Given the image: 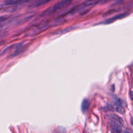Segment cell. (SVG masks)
<instances>
[{"label": "cell", "instance_id": "obj_15", "mask_svg": "<svg viewBox=\"0 0 133 133\" xmlns=\"http://www.w3.org/2000/svg\"><path fill=\"white\" fill-rule=\"evenodd\" d=\"M8 18L5 16H0V22H3L6 20Z\"/></svg>", "mask_w": 133, "mask_h": 133}, {"label": "cell", "instance_id": "obj_3", "mask_svg": "<svg viewBox=\"0 0 133 133\" xmlns=\"http://www.w3.org/2000/svg\"><path fill=\"white\" fill-rule=\"evenodd\" d=\"M49 21H44L42 22L40 24H38V25L36 26H33L32 29H30V30H29L28 33H27L28 35H34L37 33H38L39 32L42 31L44 29L46 28V26L48 25Z\"/></svg>", "mask_w": 133, "mask_h": 133}, {"label": "cell", "instance_id": "obj_2", "mask_svg": "<svg viewBox=\"0 0 133 133\" xmlns=\"http://www.w3.org/2000/svg\"><path fill=\"white\" fill-rule=\"evenodd\" d=\"M110 117V126L111 129L115 133H121L122 131V125L123 123L122 118L115 114H112Z\"/></svg>", "mask_w": 133, "mask_h": 133}, {"label": "cell", "instance_id": "obj_5", "mask_svg": "<svg viewBox=\"0 0 133 133\" xmlns=\"http://www.w3.org/2000/svg\"><path fill=\"white\" fill-rule=\"evenodd\" d=\"M23 44V43L22 42H20V43H16V44H14L13 45H11L7 47H6V48L3 49L2 50L0 51V56L8 52H9L10 51H11L13 49H17L19 48H20V47L22 46Z\"/></svg>", "mask_w": 133, "mask_h": 133}, {"label": "cell", "instance_id": "obj_9", "mask_svg": "<svg viewBox=\"0 0 133 133\" xmlns=\"http://www.w3.org/2000/svg\"><path fill=\"white\" fill-rule=\"evenodd\" d=\"M49 2V1H45V0H41V1H35V2H33L32 4H31L29 7L30 8L38 7L41 5H45L46 3H48Z\"/></svg>", "mask_w": 133, "mask_h": 133}, {"label": "cell", "instance_id": "obj_12", "mask_svg": "<svg viewBox=\"0 0 133 133\" xmlns=\"http://www.w3.org/2000/svg\"><path fill=\"white\" fill-rule=\"evenodd\" d=\"M98 3V1H88L85 2L84 3L83 5L84 7H87V6H89L91 5H95Z\"/></svg>", "mask_w": 133, "mask_h": 133}, {"label": "cell", "instance_id": "obj_8", "mask_svg": "<svg viewBox=\"0 0 133 133\" xmlns=\"http://www.w3.org/2000/svg\"><path fill=\"white\" fill-rule=\"evenodd\" d=\"M90 105V102L88 99H84L82 103V105H81V109L83 113H85L87 112L89 108Z\"/></svg>", "mask_w": 133, "mask_h": 133}, {"label": "cell", "instance_id": "obj_6", "mask_svg": "<svg viewBox=\"0 0 133 133\" xmlns=\"http://www.w3.org/2000/svg\"><path fill=\"white\" fill-rule=\"evenodd\" d=\"M128 15V14L127 12H124V13H122V14H118V15H117L114 16L112 18H109V19L106 20L103 23H105V24L110 23H112V22L116 20L120 19H122L123 18H125V17L127 16Z\"/></svg>", "mask_w": 133, "mask_h": 133}, {"label": "cell", "instance_id": "obj_4", "mask_svg": "<svg viewBox=\"0 0 133 133\" xmlns=\"http://www.w3.org/2000/svg\"><path fill=\"white\" fill-rule=\"evenodd\" d=\"M108 109L110 111H115L120 114H124L125 112V108L122 104L114 103V104H109Z\"/></svg>", "mask_w": 133, "mask_h": 133}, {"label": "cell", "instance_id": "obj_10", "mask_svg": "<svg viewBox=\"0 0 133 133\" xmlns=\"http://www.w3.org/2000/svg\"><path fill=\"white\" fill-rule=\"evenodd\" d=\"M74 8V6H70L69 7H66L65 8H64V9H63L62 11H61L59 14H58V16L59 17H63V16L66 15L67 14H68L69 12H71L73 9Z\"/></svg>", "mask_w": 133, "mask_h": 133}, {"label": "cell", "instance_id": "obj_7", "mask_svg": "<svg viewBox=\"0 0 133 133\" xmlns=\"http://www.w3.org/2000/svg\"><path fill=\"white\" fill-rule=\"evenodd\" d=\"M22 1H5L0 4V7L6 6H12L19 4Z\"/></svg>", "mask_w": 133, "mask_h": 133}, {"label": "cell", "instance_id": "obj_14", "mask_svg": "<svg viewBox=\"0 0 133 133\" xmlns=\"http://www.w3.org/2000/svg\"><path fill=\"white\" fill-rule=\"evenodd\" d=\"M8 32L6 31H2L0 30V39L7 36Z\"/></svg>", "mask_w": 133, "mask_h": 133}, {"label": "cell", "instance_id": "obj_16", "mask_svg": "<svg viewBox=\"0 0 133 133\" xmlns=\"http://www.w3.org/2000/svg\"><path fill=\"white\" fill-rule=\"evenodd\" d=\"M131 124L133 125V117H132V119H131Z\"/></svg>", "mask_w": 133, "mask_h": 133}, {"label": "cell", "instance_id": "obj_17", "mask_svg": "<svg viewBox=\"0 0 133 133\" xmlns=\"http://www.w3.org/2000/svg\"><path fill=\"white\" fill-rule=\"evenodd\" d=\"M125 133H131V132H128V131H127V132H126Z\"/></svg>", "mask_w": 133, "mask_h": 133}, {"label": "cell", "instance_id": "obj_13", "mask_svg": "<svg viewBox=\"0 0 133 133\" xmlns=\"http://www.w3.org/2000/svg\"><path fill=\"white\" fill-rule=\"evenodd\" d=\"M54 133H66V130L62 127H59L54 131Z\"/></svg>", "mask_w": 133, "mask_h": 133}, {"label": "cell", "instance_id": "obj_11", "mask_svg": "<svg viewBox=\"0 0 133 133\" xmlns=\"http://www.w3.org/2000/svg\"><path fill=\"white\" fill-rule=\"evenodd\" d=\"M64 21H65V20H64V18H63L62 17H59V18H57L55 20H54L52 22V23H51V24L50 25H51V26L58 25L59 24L63 23Z\"/></svg>", "mask_w": 133, "mask_h": 133}, {"label": "cell", "instance_id": "obj_1", "mask_svg": "<svg viewBox=\"0 0 133 133\" xmlns=\"http://www.w3.org/2000/svg\"><path fill=\"white\" fill-rule=\"evenodd\" d=\"M72 2V1L70 0H65L59 2L43 11L42 13L40 15V17H43L49 16L57 10L68 7Z\"/></svg>", "mask_w": 133, "mask_h": 133}]
</instances>
